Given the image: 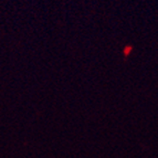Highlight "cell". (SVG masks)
Returning <instances> with one entry per match:
<instances>
[]
</instances>
